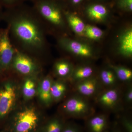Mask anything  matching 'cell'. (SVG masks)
I'll use <instances>...</instances> for the list:
<instances>
[{
    "mask_svg": "<svg viewBox=\"0 0 132 132\" xmlns=\"http://www.w3.org/2000/svg\"><path fill=\"white\" fill-rule=\"evenodd\" d=\"M122 125L127 132H132V124L131 120L124 118L122 120Z\"/></svg>",
    "mask_w": 132,
    "mask_h": 132,
    "instance_id": "27",
    "label": "cell"
},
{
    "mask_svg": "<svg viewBox=\"0 0 132 132\" xmlns=\"http://www.w3.org/2000/svg\"><path fill=\"white\" fill-rule=\"evenodd\" d=\"M100 78L102 81L105 85H112L115 82V75L113 72L110 70H104L102 71Z\"/></svg>",
    "mask_w": 132,
    "mask_h": 132,
    "instance_id": "22",
    "label": "cell"
},
{
    "mask_svg": "<svg viewBox=\"0 0 132 132\" xmlns=\"http://www.w3.org/2000/svg\"><path fill=\"white\" fill-rule=\"evenodd\" d=\"M118 90L110 89L104 93L99 99V102L102 105L107 108L113 107L118 102L119 98Z\"/></svg>",
    "mask_w": 132,
    "mask_h": 132,
    "instance_id": "13",
    "label": "cell"
},
{
    "mask_svg": "<svg viewBox=\"0 0 132 132\" xmlns=\"http://www.w3.org/2000/svg\"><path fill=\"white\" fill-rule=\"evenodd\" d=\"M2 19L7 22L10 34L22 50L32 53L45 50L43 25L34 8L22 4L7 9L3 12Z\"/></svg>",
    "mask_w": 132,
    "mask_h": 132,
    "instance_id": "1",
    "label": "cell"
},
{
    "mask_svg": "<svg viewBox=\"0 0 132 132\" xmlns=\"http://www.w3.org/2000/svg\"><path fill=\"white\" fill-rule=\"evenodd\" d=\"M15 97L14 88L10 84L5 85L0 90V117H4L9 112Z\"/></svg>",
    "mask_w": 132,
    "mask_h": 132,
    "instance_id": "8",
    "label": "cell"
},
{
    "mask_svg": "<svg viewBox=\"0 0 132 132\" xmlns=\"http://www.w3.org/2000/svg\"><path fill=\"white\" fill-rule=\"evenodd\" d=\"M56 73L60 77H65L68 75L71 70V65L65 61H58L55 66Z\"/></svg>",
    "mask_w": 132,
    "mask_h": 132,
    "instance_id": "19",
    "label": "cell"
},
{
    "mask_svg": "<svg viewBox=\"0 0 132 132\" xmlns=\"http://www.w3.org/2000/svg\"><path fill=\"white\" fill-rule=\"evenodd\" d=\"M2 7L0 5V20L2 19L3 14V12L2 10Z\"/></svg>",
    "mask_w": 132,
    "mask_h": 132,
    "instance_id": "29",
    "label": "cell"
},
{
    "mask_svg": "<svg viewBox=\"0 0 132 132\" xmlns=\"http://www.w3.org/2000/svg\"><path fill=\"white\" fill-rule=\"evenodd\" d=\"M63 128L61 121L57 119H54L48 124L46 132H62Z\"/></svg>",
    "mask_w": 132,
    "mask_h": 132,
    "instance_id": "23",
    "label": "cell"
},
{
    "mask_svg": "<svg viewBox=\"0 0 132 132\" xmlns=\"http://www.w3.org/2000/svg\"><path fill=\"white\" fill-rule=\"evenodd\" d=\"M51 85L50 80L47 78L43 80L40 87V97L43 101L46 103H49L52 100L50 92Z\"/></svg>",
    "mask_w": 132,
    "mask_h": 132,
    "instance_id": "15",
    "label": "cell"
},
{
    "mask_svg": "<svg viewBox=\"0 0 132 132\" xmlns=\"http://www.w3.org/2000/svg\"><path fill=\"white\" fill-rule=\"evenodd\" d=\"M119 50L121 55L130 57L132 55V29L128 28L122 33L119 40Z\"/></svg>",
    "mask_w": 132,
    "mask_h": 132,
    "instance_id": "9",
    "label": "cell"
},
{
    "mask_svg": "<svg viewBox=\"0 0 132 132\" xmlns=\"http://www.w3.org/2000/svg\"><path fill=\"white\" fill-rule=\"evenodd\" d=\"M64 109L67 113L74 117L82 118L87 116L90 109V105L80 97H74L67 101Z\"/></svg>",
    "mask_w": 132,
    "mask_h": 132,
    "instance_id": "4",
    "label": "cell"
},
{
    "mask_svg": "<svg viewBox=\"0 0 132 132\" xmlns=\"http://www.w3.org/2000/svg\"><path fill=\"white\" fill-rule=\"evenodd\" d=\"M65 15L67 21L73 31L79 35H83L86 25L82 20L78 16L69 13H65Z\"/></svg>",
    "mask_w": 132,
    "mask_h": 132,
    "instance_id": "14",
    "label": "cell"
},
{
    "mask_svg": "<svg viewBox=\"0 0 132 132\" xmlns=\"http://www.w3.org/2000/svg\"><path fill=\"white\" fill-rule=\"evenodd\" d=\"M82 1V0H72V2L75 4H78Z\"/></svg>",
    "mask_w": 132,
    "mask_h": 132,
    "instance_id": "30",
    "label": "cell"
},
{
    "mask_svg": "<svg viewBox=\"0 0 132 132\" xmlns=\"http://www.w3.org/2000/svg\"><path fill=\"white\" fill-rule=\"evenodd\" d=\"M26 0H0V5L6 9L14 7L22 4Z\"/></svg>",
    "mask_w": 132,
    "mask_h": 132,
    "instance_id": "24",
    "label": "cell"
},
{
    "mask_svg": "<svg viewBox=\"0 0 132 132\" xmlns=\"http://www.w3.org/2000/svg\"><path fill=\"white\" fill-rule=\"evenodd\" d=\"M34 9L40 20L50 24L62 27L64 21L61 8L52 0H32Z\"/></svg>",
    "mask_w": 132,
    "mask_h": 132,
    "instance_id": "2",
    "label": "cell"
},
{
    "mask_svg": "<svg viewBox=\"0 0 132 132\" xmlns=\"http://www.w3.org/2000/svg\"><path fill=\"white\" fill-rule=\"evenodd\" d=\"M80 81L76 86V89L80 94L85 96L94 94L97 88V82L95 79L90 78Z\"/></svg>",
    "mask_w": 132,
    "mask_h": 132,
    "instance_id": "11",
    "label": "cell"
},
{
    "mask_svg": "<svg viewBox=\"0 0 132 132\" xmlns=\"http://www.w3.org/2000/svg\"><path fill=\"white\" fill-rule=\"evenodd\" d=\"M87 13L90 19L95 21L100 22L106 18L108 12L103 5L96 4L88 8Z\"/></svg>",
    "mask_w": 132,
    "mask_h": 132,
    "instance_id": "12",
    "label": "cell"
},
{
    "mask_svg": "<svg viewBox=\"0 0 132 132\" xmlns=\"http://www.w3.org/2000/svg\"><path fill=\"white\" fill-rule=\"evenodd\" d=\"M119 79L122 81H128L132 78V72L129 69L122 67L112 66Z\"/></svg>",
    "mask_w": 132,
    "mask_h": 132,
    "instance_id": "18",
    "label": "cell"
},
{
    "mask_svg": "<svg viewBox=\"0 0 132 132\" xmlns=\"http://www.w3.org/2000/svg\"><path fill=\"white\" fill-rule=\"evenodd\" d=\"M59 43L64 49L77 56L88 58L93 55L92 49L86 44L66 38L60 39Z\"/></svg>",
    "mask_w": 132,
    "mask_h": 132,
    "instance_id": "5",
    "label": "cell"
},
{
    "mask_svg": "<svg viewBox=\"0 0 132 132\" xmlns=\"http://www.w3.org/2000/svg\"><path fill=\"white\" fill-rule=\"evenodd\" d=\"M62 132H82L78 126L75 125H69L63 128Z\"/></svg>",
    "mask_w": 132,
    "mask_h": 132,
    "instance_id": "26",
    "label": "cell"
},
{
    "mask_svg": "<svg viewBox=\"0 0 132 132\" xmlns=\"http://www.w3.org/2000/svg\"><path fill=\"white\" fill-rule=\"evenodd\" d=\"M10 37L7 28L0 29V67L7 68L12 63L16 52Z\"/></svg>",
    "mask_w": 132,
    "mask_h": 132,
    "instance_id": "3",
    "label": "cell"
},
{
    "mask_svg": "<svg viewBox=\"0 0 132 132\" xmlns=\"http://www.w3.org/2000/svg\"><path fill=\"white\" fill-rule=\"evenodd\" d=\"M108 126L107 118L104 115H97L88 119L86 127L88 132H105Z\"/></svg>",
    "mask_w": 132,
    "mask_h": 132,
    "instance_id": "10",
    "label": "cell"
},
{
    "mask_svg": "<svg viewBox=\"0 0 132 132\" xmlns=\"http://www.w3.org/2000/svg\"><path fill=\"white\" fill-rule=\"evenodd\" d=\"M93 69L89 66H84L77 69L73 75L74 80L81 81L89 79L93 73Z\"/></svg>",
    "mask_w": 132,
    "mask_h": 132,
    "instance_id": "16",
    "label": "cell"
},
{
    "mask_svg": "<svg viewBox=\"0 0 132 132\" xmlns=\"http://www.w3.org/2000/svg\"><path fill=\"white\" fill-rule=\"evenodd\" d=\"M119 4L122 9L127 11L131 12L132 0H120Z\"/></svg>",
    "mask_w": 132,
    "mask_h": 132,
    "instance_id": "25",
    "label": "cell"
},
{
    "mask_svg": "<svg viewBox=\"0 0 132 132\" xmlns=\"http://www.w3.org/2000/svg\"><path fill=\"white\" fill-rule=\"evenodd\" d=\"M35 93L34 82L30 79L27 80L23 88V93L24 96L26 98H30L34 96Z\"/></svg>",
    "mask_w": 132,
    "mask_h": 132,
    "instance_id": "21",
    "label": "cell"
},
{
    "mask_svg": "<svg viewBox=\"0 0 132 132\" xmlns=\"http://www.w3.org/2000/svg\"><path fill=\"white\" fill-rule=\"evenodd\" d=\"M113 132H121L120 131H119V130H114Z\"/></svg>",
    "mask_w": 132,
    "mask_h": 132,
    "instance_id": "31",
    "label": "cell"
},
{
    "mask_svg": "<svg viewBox=\"0 0 132 132\" xmlns=\"http://www.w3.org/2000/svg\"><path fill=\"white\" fill-rule=\"evenodd\" d=\"M126 100L128 102H131L132 101V90L130 88L128 90L126 95Z\"/></svg>",
    "mask_w": 132,
    "mask_h": 132,
    "instance_id": "28",
    "label": "cell"
},
{
    "mask_svg": "<svg viewBox=\"0 0 132 132\" xmlns=\"http://www.w3.org/2000/svg\"><path fill=\"white\" fill-rule=\"evenodd\" d=\"M0 69H1V67H0Z\"/></svg>",
    "mask_w": 132,
    "mask_h": 132,
    "instance_id": "32",
    "label": "cell"
},
{
    "mask_svg": "<svg viewBox=\"0 0 132 132\" xmlns=\"http://www.w3.org/2000/svg\"><path fill=\"white\" fill-rule=\"evenodd\" d=\"M65 85L62 82H57L51 85L50 92L52 98L59 99L61 98L65 92Z\"/></svg>",
    "mask_w": 132,
    "mask_h": 132,
    "instance_id": "20",
    "label": "cell"
},
{
    "mask_svg": "<svg viewBox=\"0 0 132 132\" xmlns=\"http://www.w3.org/2000/svg\"><path fill=\"white\" fill-rule=\"evenodd\" d=\"M38 116L32 109H28L20 113L15 124L16 132H29L35 127Z\"/></svg>",
    "mask_w": 132,
    "mask_h": 132,
    "instance_id": "6",
    "label": "cell"
},
{
    "mask_svg": "<svg viewBox=\"0 0 132 132\" xmlns=\"http://www.w3.org/2000/svg\"><path fill=\"white\" fill-rule=\"evenodd\" d=\"M83 35L90 39L97 40L103 36V32L101 29L95 26L87 25L86 26Z\"/></svg>",
    "mask_w": 132,
    "mask_h": 132,
    "instance_id": "17",
    "label": "cell"
},
{
    "mask_svg": "<svg viewBox=\"0 0 132 132\" xmlns=\"http://www.w3.org/2000/svg\"><path fill=\"white\" fill-rule=\"evenodd\" d=\"M12 62L15 69L22 74H30L34 72L36 68L35 64L31 58L19 50H16Z\"/></svg>",
    "mask_w": 132,
    "mask_h": 132,
    "instance_id": "7",
    "label": "cell"
}]
</instances>
